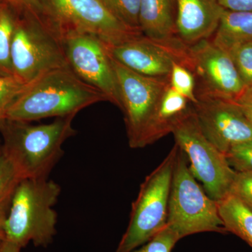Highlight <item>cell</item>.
Returning a JSON list of instances; mask_svg holds the SVG:
<instances>
[{"label":"cell","instance_id":"obj_1","mask_svg":"<svg viewBox=\"0 0 252 252\" xmlns=\"http://www.w3.org/2000/svg\"><path fill=\"white\" fill-rule=\"evenodd\" d=\"M107 101L102 93L86 84L69 67L42 73L29 83L5 113L4 119L32 122L77 115L86 107Z\"/></svg>","mask_w":252,"mask_h":252},{"label":"cell","instance_id":"obj_2","mask_svg":"<svg viewBox=\"0 0 252 252\" xmlns=\"http://www.w3.org/2000/svg\"><path fill=\"white\" fill-rule=\"evenodd\" d=\"M74 117L56 118L41 125L4 119L0 123V149L12 160L23 180L49 178L64 154L63 144L77 133L72 126Z\"/></svg>","mask_w":252,"mask_h":252},{"label":"cell","instance_id":"obj_3","mask_svg":"<svg viewBox=\"0 0 252 252\" xmlns=\"http://www.w3.org/2000/svg\"><path fill=\"white\" fill-rule=\"evenodd\" d=\"M61 193L59 184L49 178L21 181L5 220V240L21 249L30 243L49 246L56 234L58 215L54 207Z\"/></svg>","mask_w":252,"mask_h":252},{"label":"cell","instance_id":"obj_4","mask_svg":"<svg viewBox=\"0 0 252 252\" xmlns=\"http://www.w3.org/2000/svg\"><path fill=\"white\" fill-rule=\"evenodd\" d=\"M178 146V145H177ZM188 159L178 147L169 197L167 225L180 240L205 232L228 233L219 214L217 201L198 185Z\"/></svg>","mask_w":252,"mask_h":252},{"label":"cell","instance_id":"obj_5","mask_svg":"<svg viewBox=\"0 0 252 252\" xmlns=\"http://www.w3.org/2000/svg\"><path fill=\"white\" fill-rule=\"evenodd\" d=\"M11 61L13 75L25 84L47 71L69 67L59 32L24 10L15 28Z\"/></svg>","mask_w":252,"mask_h":252},{"label":"cell","instance_id":"obj_6","mask_svg":"<svg viewBox=\"0 0 252 252\" xmlns=\"http://www.w3.org/2000/svg\"><path fill=\"white\" fill-rule=\"evenodd\" d=\"M178 146L175 143L161 163L140 186L132 205L130 221L117 252H130L149 241L167 224L169 197Z\"/></svg>","mask_w":252,"mask_h":252},{"label":"cell","instance_id":"obj_7","mask_svg":"<svg viewBox=\"0 0 252 252\" xmlns=\"http://www.w3.org/2000/svg\"><path fill=\"white\" fill-rule=\"evenodd\" d=\"M172 133L190 162V172L203 183L207 195L217 202L228 195L236 172L224 154L204 136L193 109L176 124Z\"/></svg>","mask_w":252,"mask_h":252},{"label":"cell","instance_id":"obj_8","mask_svg":"<svg viewBox=\"0 0 252 252\" xmlns=\"http://www.w3.org/2000/svg\"><path fill=\"white\" fill-rule=\"evenodd\" d=\"M50 21L59 32H83L99 38L106 45L115 46L137 36L109 11L102 0H41Z\"/></svg>","mask_w":252,"mask_h":252},{"label":"cell","instance_id":"obj_9","mask_svg":"<svg viewBox=\"0 0 252 252\" xmlns=\"http://www.w3.org/2000/svg\"><path fill=\"white\" fill-rule=\"evenodd\" d=\"M61 36L73 72L121 109L117 77L106 44L97 36L83 32L66 31Z\"/></svg>","mask_w":252,"mask_h":252},{"label":"cell","instance_id":"obj_10","mask_svg":"<svg viewBox=\"0 0 252 252\" xmlns=\"http://www.w3.org/2000/svg\"><path fill=\"white\" fill-rule=\"evenodd\" d=\"M189 68L196 82V96L235 101L247 91L230 54L204 39L187 47Z\"/></svg>","mask_w":252,"mask_h":252},{"label":"cell","instance_id":"obj_11","mask_svg":"<svg viewBox=\"0 0 252 252\" xmlns=\"http://www.w3.org/2000/svg\"><path fill=\"white\" fill-rule=\"evenodd\" d=\"M112 58V57H111ZM130 147L139 149L141 137L169 79L137 74L112 58Z\"/></svg>","mask_w":252,"mask_h":252},{"label":"cell","instance_id":"obj_12","mask_svg":"<svg viewBox=\"0 0 252 252\" xmlns=\"http://www.w3.org/2000/svg\"><path fill=\"white\" fill-rule=\"evenodd\" d=\"M195 119L209 142L225 154L233 146L252 140V124L234 101L197 95Z\"/></svg>","mask_w":252,"mask_h":252},{"label":"cell","instance_id":"obj_13","mask_svg":"<svg viewBox=\"0 0 252 252\" xmlns=\"http://www.w3.org/2000/svg\"><path fill=\"white\" fill-rule=\"evenodd\" d=\"M113 59L137 74L168 80L172 63L188 64V46H172L156 42L144 35L115 46H107Z\"/></svg>","mask_w":252,"mask_h":252},{"label":"cell","instance_id":"obj_14","mask_svg":"<svg viewBox=\"0 0 252 252\" xmlns=\"http://www.w3.org/2000/svg\"><path fill=\"white\" fill-rule=\"evenodd\" d=\"M175 4L176 32L187 46L212 37L224 11L217 0H175Z\"/></svg>","mask_w":252,"mask_h":252},{"label":"cell","instance_id":"obj_15","mask_svg":"<svg viewBox=\"0 0 252 252\" xmlns=\"http://www.w3.org/2000/svg\"><path fill=\"white\" fill-rule=\"evenodd\" d=\"M192 110L193 104L167 84L147 122L139 149L172 133L176 124Z\"/></svg>","mask_w":252,"mask_h":252},{"label":"cell","instance_id":"obj_16","mask_svg":"<svg viewBox=\"0 0 252 252\" xmlns=\"http://www.w3.org/2000/svg\"><path fill=\"white\" fill-rule=\"evenodd\" d=\"M175 0H141V32L156 42L172 46L185 45L176 32Z\"/></svg>","mask_w":252,"mask_h":252},{"label":"cell","instance_id":"obj_17","mask_svg":"<svg viewBox=\"0 0 252 252\" xmlns=\"http://www.w3.org/2000/svg\"><path fill=\"white\" fill-rule=\"evenodd\" d=\"M212 41L227 52L240 44L252 42V11L224 9Z\"/></svg>","mask_w":252,"mask_h":252},{"label":"cell","instance_id":"obj_18","mask_svg":"<svg viewBox=\"0 0 252 252\" xmlns=\"http://www.w3.org/2000/svg\"><path fill=\"white\" fill-rule=\"evenodd\" d=\"M227 232L233 233L252 248V211L231 194L217 202Z\"/></svg>","mask_w":252,"mask_h":252},{"label":"cell","instance_id":"obj_19","mask_svg":"<svg viewBox=\"0 0 252 252\" xmlns=\"http://www.w3.org/2000/svg\"><path fill=\"white\" fill-rule=\"evenodd\" d=\"M22 11L7 0H3L0 5V77H14L11 44L15 28Z\"/></svg>","mask_w":252,"mask_h":252},{"label":"cell","instance_id":"obj_20","mask_svg":"<svg viewBox=\"0 0 252 252\" xmlns=\"http://www.w3.org/2000/svg\"><path fill=\"white\" fill-rule=\"evenodd\" d=\"M22 180L14 162L0 149V211L9 212L15 191Z\"/></svg>","mask_w":252,"mask_h":252},{"label":"cell","instance_id":"obj_21","mask_svg":"<svg viewBox=\"0 0 252 252\" xmlns=\"http://www.w3.org/2000/svg\"><path fill=\"white\" fill-rule=\"evenodd\" d=\"M170 86L192 104L196 103V82L193 72L183 63L175 61L172 63L169 77Z\"/></svg>","mask_w":252,"mask_h":252},{"label":"cell","instance_id":"obj_22","mask_svg":"<svg viewBox=\"0 0 252 252\" xmlns=\"http://www.w3.org/2000/svg\"><path fill=\"white\" fill-rule=\"evenodd\" d=\"M109 11L130 29L140 31L139 14L141 0H102Z\"/></svg>","mask_w":252,"mask_h":252},{"label":"cell","instance_id":"obj_23","mask_svg":"<svg viewBox=\"0 0 252 252\" xmlns=\"http://www.w3.org/2000/svg\"><path fill=\"white\" fill-rule=\"evenodd\" d=\"M244 85L252 86V42L235 46L228 51Z\"/></svg>","mask_w":252,"mask_h":252},{"label":"cell","instance_id":"obj_24","mask_svg":"<svg viewBox=\"0 0 252 252\" xmlns=\"http://www.w3.org/2000/svg\"><path fill=\"white\" fill-rule=\"evenodd\" d=\"M179 240L177 233L166 224L149 241L130 252H172Z\"/></svg>","mask_w":252,"mask_h":252},{"label":"cell","instance_id":"obj_25","mask_svg":"<svg viewBox=\"0 0 252 252\" xmlns=\"http://www.w3.org/2000/svg\"><path fill=\"white\" fill-rule=\"evenodd\" d=\"M224 155L235 172H252V140L233 146Z\"/></svg>","mask_w":252,"mask_h":252},{"label":"cell","instance_id":"obj_26","mask_svg":"<svg viewBox=\"0 0 252 252\" xmlns=\"http://www.w3.org/2000/svg\"><path fill=\"white\" fill-rule=\"evenodd\" d=\"M26 84L14 77H0V123L10 104L22 92Z\"/></svg>","mask_w":252,"mask_h":252},{"label":"cell","instance_id":"obj_27","mask_svg":"<svg viewBox=\"0 0 252 252\" xmlns=\"http://www.w3.org/2000/svg\"><path fill=\"white\" fill-rule=\"evenodd\" d=\"M229 194L252 211V172H236Z\"/></svg>","mask_w":252,"mask_h":252},{"label":"cell","instance_id":"obj_28","mask_svg":"<svg viewBox=\"0 0 252 252\" xmlns=\"http://www.w3.org/2000/svg\"><path fill=\"white\" fill-rule=\"evenodd\" d=\"M20 9L28 11L37 18L44 20L50 23L49 16L41 0H7Z\"/></svg>","mask_w":252,"mask_h":252},{"label":"cell","instance_id":"obj_29","mask_svg":"<svg viewBox=\"0 0 252 252\" xmlns=\"http://www.w3.org/2000/svg\"><path fill=\"white\" fill-rule=\"evenodd\" d=\"M225 10L236 12L252 11V0H217Z\"/></svg>","mask_w":252,"mask_h":252},{"label":"cell","instance_id":"obj_30","mask_svg":"<svg viewBox=\"0 0 252 252\" xmlns=\"http://www.w3.org/2000/svg\"><path fill=\"white\" fill-rule=\"evenodd\" d=\"M234 102L238 104L244 114L252 124V94L246 91L243 95L240 96Z\"/></svg>","mask_w":252,"mask_h":252},{"label":"cell","instance_id":"obj_31","mask_svg":"<svg viewBox=\"0 0 252 252\" xmlns=\"http://www.w3.org/2000/svg\"><path fill=\"white\" fill-rule=\"evenodd\" d=\"M21 248L16 244L4 240L0 245V252H21Z\"/></svg>","mask_w":252,"mask_h":252},{"label":"cell","instance_id":"obj_32","mask_svg":"<svg viewBox=\"0 0 252 252\" xmlns=\"http://www.w3.org/2000/svg\"><path fill=\"white\" fill-rule=\"evenodd\" d=\"M8 212L0 211V243L4 241L6 238L4 230L5 220L7 216Z\"/></svg>","mask_w":252,"mask_h":252},{"label":"cell","instance_id":"obj_33","mask_svg":"<svg viewBox=\"0 0 252 252\" xmlns=\"http://www.w3.org/2000/svg\"><path fill=\"white\" fill-rule=\"evenodd\" d=\"M247 91H248V92H250V94H252V86L251 87L249 88V89H247Z\"/></svg>","mask_w":252,"mask_h":252},{"label":"cell","instance_id":"obj_34","mask_svg":"<svg viewBox=\"0 0 252 252\" xmlns=\"http://www.w3.org/2000/svg\"><path fill=\"white\" fill-rule=\"evenodd\" d=\"M3 0H0V5H1V2H2Z\"/></svg>","mask_w":252,"mask_h":252},{"label":"cell","instance_id":"obj_35","mask_svg":"<svg viewBox=\"0 0 252 252\" xmlns=\"http://www.w3.org/2000/svg\"><path fill=\"white\" fill-rule=\"evenodd\" d=\"M1 243H0V245H1Z\"/></svg>","mask_w":252,"mask_h":252}]
</instances>
